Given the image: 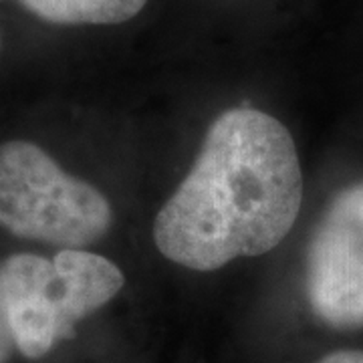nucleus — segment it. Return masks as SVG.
<instances>
[{
    "label": "nucleus",
    "instance_id": "nucleus-1",
    "mask_svg": "<svg viewBox=\"0 0 363 363\" xmlns=\"http://www.w3.org/2000/svg\"><path fill=\"white\" fill-rule=\"evenodd\" d=\"M303 202V172L286 128L236 107L208 130L178 190L157 212L154 242L172 262L216 271L281 245Z\"/></svg>",
    "mask_w": 363,
    "mask_h": 363
},
{
    "label": "nucleus",
    "instance_id": "nucleus-6",
    "mask_svg": "<svg viewBox=\"0 0 363 363\" xmlns=\"http://www.w3.org/2000/svg\"><path fill=\"white\" fill-rule=\"evenodd\" d=\"M14 347H16V343H14L13 327H11L6 303H4V295H2V285H0V363L9 362Z\"/></svg>",
    "mask_w": 363,
    "mask_h": 363
},
{
    "label": "nucleus",
    "instance_id": "nucleus-2",
    "mask_svg": "<svg viewBox=\"0 0 363 363\" xmlns=\"http://www.w3.org/2000/svg\"><path fill=\"white\" fill-rule=\"evenodd\" d=\"M123 283L117 264L83 248H63L52 260L33 252L9 257L0 267V285L16 350L26 359L45 357Z\"/></svg>",
    "mask_w": 363,
    "mask_h": 363
},
{
    "label": "nucleus",
    "instance_id": "nucleus-4",
    "mask_svg": "<svg viewBox=\"0 0 363 363\" xmlns=\"http://www.w3.org/2000/svg\"><path fill=\"white\" fill-rule=\"evenodd\" d=\"M305 291L325 325L363 329V182L343 188L317 222L305 260Z\"/></svg>",
    "mask_w": 363,
    "mask_h": 363
},
{
    "label": "nucleus",
    "instance_id": "nucleus-7",
    "mask_svg": "<svg viewBox=\"0 0 363 363\" xmlns=\"http://www.w3.org/2000/svg\"><path fill=\"white\" fill-rule=\"evenodd\" d=\"M317 363H363V351L362 350L333 351V353L325 355L323 359Z\"/></svg>",
    "mask_w": 363,
    "mask_h": 363
},
{
    "label": "nucleus",
    "instance_id": "nucleus-5",
    "mask_svg": "<svg viewBox=\"0 0 363 363\" xmlns=\"http://www.w3.org/2000/svg\"><path fill=\"white\" fill-rule=\"evenodd\" d=\"M51 25H119L140 14L147 0H18Z\"/></svg>",
    "mask_w": 363,
    "mask_h": 363
},
{
    "label": "nucleus",
    "instance_id": "nucleus-3",
    "mask_svg": "<svg viewBox=\"0 0 363 363\" xmlns=\"http://www.w3.org/2000/svg\"><path fill=\"white\" fill-rule=\"evenodd\" d=\"M113 220L95 186L61 169L37 143H0V228L61 248L97 242Z\"/></svg>",
    "mask_w": 363,
    "mask_h": 363
}]
</instances>
